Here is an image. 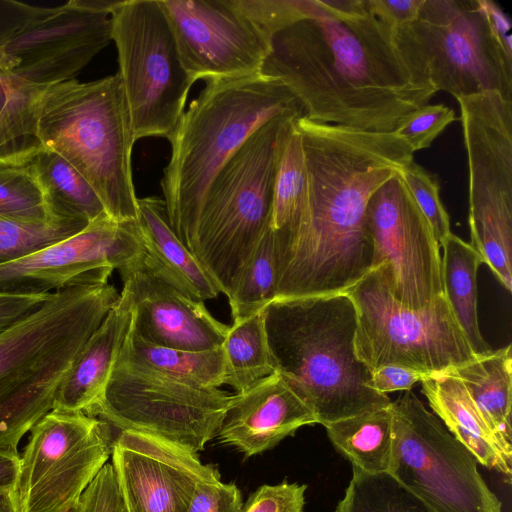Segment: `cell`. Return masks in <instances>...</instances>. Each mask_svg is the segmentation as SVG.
Here are the masks:
<instances>
[{"label": "cell", "mask_w": 512, "mask_h": 512, "mask_svg": "<svg viewBox=\"0 0 512 512\" xmlns=\"http://www.w3.org/2000/svg\"><path fill=\"white\" fill-rule=\"evenodd\" d=\"M468 164L470 245L512 289V100L497 91L456 98Z\"/></svg>", "instance_id": "9"}, {"label": "cell", "mask_w": 512, "mask_h": 512, "mask_svg": "<svg viewBox=\"0 0 512 512\" xmlns=\"http://www.w3.org/2000/svg\"><path fill=\"white\" fill-rule=\"evenodd\" d=\"M75 512H126L111 463H106L86 488Z\"/></svg>", "instance_id": "40"}, {"label": "cell", "mask_w": 512, "mask_h": 512, "mask_svg": "<svg viewBox=\"0 0 512 512\" xmlns=\"http://www.w3.org/2000/svg\"><path fill=\"white\" fill-rule=\"evenodd\" d=\"M300 116L284 113L255 130L204 195L186 247L227 297L269 228L278 166Z\"/></svg>", "instance_id": "6"}, {"label": "cell", "mask_w": 512, "mask_h": 512, "mask_svg": "<svg viewBox=\"0 0 512 512\" xmlns=\"http://www.w3.org/2000/svg\"><path fill=\"white\" fill-rule=\"evenodd\" d=\"M450 370L461 380L492 431L512 447L511 345L475 356Z\"/></svg>", "instance_id": "25"}, {"label": "cell", "mask_w": 512, "mask_h": 512, "mask_svg": "<svg viewBox=\"0 0 512 512\" xmlns=\"http://www.w3.org/2000/svg\"><path fill=\"white\" fill-rule=\"evenodd\" d=\"M418 207L429 222L439 243L451 234L450 218L440 199L438 179L414 160L400 172Z\"/></svg>", "instance_id": "37"}, {"label": "cell", "mask_w": 512, "mask_h": 512, "mask_svg": "<svg viewBox=\"0 0 512 512\" xmlns=\"http://www.w3.org/2000/svg\"><path fill=\"white\" fill-rule=\"evenodd\" d=\"M455 120L453 109L443 104H428L407 116L394 133L415 153L430 147L436 137Z\"/></svg>", "instance_id": "38"}, {"label": "cell", "mask_w": 512, "mask_h": 512, "mask_svg": "<svg viewBox=\"0 0 512 512\" xmlns=\"http://www.w3.org/2000/svg\"><path fill=\"white\" fill-rule=\"evenodd\" d=\"M47 87L12 75L7 101L0 112V166L28 164L44 149L38 135V115Z\"/></svg>", "instance_id": "30"}, {"label": "cell", "mask_w": 512, "mask_h": 512, "mask_svg": "<svg viewBox=\"0 0 512 512\" xmlns=\"http://www.w3.org/2000/svg\"><path fill=\"white\" fill-rule=\"evenodd\" d=\"M422 393L446 429L483 466L499 471L510 482L512 447L487 424L461 380L451 371L424 375Z\"/></svg>", "instance_id": "23"}, {"label": "cell", "mask_w": 512, "mask_h": 512, "mask_svg": "<svg viewBox=\"0 0 512 512\" xmlns=\"http://www.w3.org/2000/svg\"><path fill=\"white\" fill-rule=\"evenodd\" d=\"M143 254L137 221L104 215L66 239L0 265V293L43 294L106 283L114 269Z\"/></svg>", "instance_id": "17"}, {"label": "cell", "mask_w": 512, "mask_h": 512, "mask_svg": "<svg viewBox=\"0 0 512 512\" xmlns=\"http://www.w3.org/2000/svg\"><path fill=\"white\" fill-rule=\"evenodd\" d=\"M230 398L219 388L187 384L117 359L87 415L197 453L217 436Z\"/></svg>", "instance_id": "13"}, {"label": "cell", "mask_w": 512, "mask_h": 512, "mask_svg": "<svg viewBox=\"0 0 512 512\" xmlns=\"http://www.w3.org/2000/svg\"><path fill=\"white\" fill-rule=\"evenodd\" d=\"M225 362L223 384L244 392L273 374L275 364L268 345L264 311L229 327L222 344Z\"/></svg>", "instance_id": "32"}, {"label": "cell", "mask_w": 512, "mask_h": 512, "mask_svg": "<svg viewBox=\"0 0 512 512\" xmlns=\"http://www.w3.org/2000/svg\"><path fill=\"white\" fill-rule=\"evenodd\" d=\"M0 217L21 222H49L47 199L34 165L0 166Z\"/></svg>", "instance_id": "35"}, {"label": "cell", "mask_w": 512, "mask_h": 512, "mask_svg": "<svg viewBox=\"0 0 512 512\" xmlns=\"http://www.w3.org/2000/svg\"><path fill=\"white\" fill-rule=\"evenodd\" d=\"M0 512H15L10 498V492L0 493Z\"/></svg>", "instance_id": "49"}, {"label": "cell", "mask_w": 512, "mask_h": 512, "mask_svg": "<svg viewBox=\"0 0 512 512\" xmlns=\"http://www.w3.org/2000/svg\"><path fill=\"white\" fill-rule=\"evenodd\" d=\"M117 359L191 385L219 388L224 381L222 346L201 351L162 347L141 340L130 328Z\"/></svg>", "instance_id": "27"}, {"label": "cell", "mask_w": 512, "mask_h": 512, "mask_svg": "<svg viewBox=\"0 0 512 512\" xmlns=\"http://www.w3.org/2000/svg\"><path fill=\"white\" fill-rule=\"evenodd\" d=\"M296 121V120H295ZM306 167L300 133L294 123L283 150L275 179L269 229L276 266L294 236L304 211Z\"/></svg>", "instance_id": "31"}, {"label": "cell", "mask_w": 512, "mask_h": 512, "mask_svg": "<svg viewBox=\"0 0 512 512\" xmlns=\"http://www.w3.org/2000/svg\"><path fill=\"white\" fill-rule=\"evenodd\" d=\"M110 16L134 140L168 139L195 82L182 65L168 19L159 0L119 1Z\"/></svg>", "instance_id": "11"}, {"label": "cell", "mask_w": 512, "mask_h": 512, "mask_svg": "<svg viewBox=\"0 0 512 512\" xmlns=\"http://www.w3.org/2000/svg\"><path fill=\"white\" fill-rule=\"evenodd\" d=\"M305 167L300 224L277 260L276 299L346 292L373 263L366 206L373 193L413 160L394 132L295 121Z\"/></svg>", "instance_id": "2"}, {"label": "cell", "mask_w": 512, "mask_h": 512, "mask_svg": "<svg viewBox=\"0 0 512 512\" xmlns=\"http://www.w3.org/2000/svg\"><path fill=\"white\" fill-rule=\"evenodd\" d=\"M10 492L15 512H66L107 463L110 425L83 412L52 409L29 431Z\"/></svg>", "instance_id": "14"}, {"label": "cell", "mask_w": 512, "mask_h": 512, "mask_svg": "<svg viewBox=\"0 0 512 512\" xmlns=\"http://www.w3.org/2000/svg\"><path fill=\"white\" fill-rule=\"evenodd\" d=\"M114 2L70 0L53 7L3 47L0 71L42 86L74 79L112 41Z\"/></svg>", "instance_id": "16"}, {"label": "cell", "mask_w": 512, "mask_h": 512, "mask_svg": "<svg viewBox=\"0 0 512 512\" xmlns=\"http://www.w3.org/2000/svg\"><path fill=\"white\" fill-rule=\"evenodd\" d=\"M132 302L122 289L119 300L87 339L62 379L53 409L87 414L100 399L132 324Z\"/></svg>", "instance_id": "22"}, {"label": "cell", "mask_w": 512, "mask_h": 512, "mask_svg": "<svg viewBox=\"0 0 512 512\" xmlns=\"http://www.w3.org/2000/svg\"><path fill=\"white\" fill-rule=\"evenodd\" d=\"M496 38L507 54L512 56L511 22L504 10L494 1L480 0Z\"/></svg>", "instance_id": "46"}, {"label": "cell", "mask_w": 512, "mask_h": 512, "mask_svg": "<svg viewBox=\"0 0 512 512\" xmlns=\"http://www.w3.org/2000/svg\"><path fill=\"white\" fill-rule=\"evenodd\" d=\"M1 72V71H0Z\"/></svg>", "instance_id": "51"}, {"label": "cell", "mask_w": 512, "mask_h": 512, "mask_svg": "<svg viewBox=\"0 0 512 512\" xmlns=\"http://www.w3.org/2000/svg\"><path fill=\"white\" fill-rule=\"evenodd\" d=\"M306 485L283 481L258 487L241 512H304Z\"/></svg>", "instance_id": "39"}, {"label": "cell", "mask_w": 512, "mask_h": 512, "mask_svg": "<svg viewBox=\"0 0 512 512\" xmlns=\"http://www.w3.org/2000/svg\"><path fill=\"white\" fill-rule=\"evenodd\" d=\"M424 0H366L373 15L394 30L414 22Z\"/></svg>", "instance_id": "43"}, {"label": "cell", "mask_w": 512, "mask_h": 512, "mask_svg": "<svg viewBox=\"0 0 512 512\" xmlns=\"http://www.w3.org/2000/svg\"><path fill=\"white\" fill-rule=\"evenodd\" d=\"M18 449H0V493L11 492L19 466Z\"/></svg>", "instance_id": "47"}, {"label": "cell", "mask_w": 512, "mask_h": 512, "mask_svg": "<svg viewBox=\"0 0 512 512\" xmlns=\"http://www.w3.org/2000/svg\"><path fill=\"white\" fill-rule=\"evenodd\" d=\"M137 225L144 253L170 282L195 299L218 296L216 284L172 229L162 198H137Z\"/></svg>", "instance_id": "24"}, {"label": "cell", "mask_w": 512, "mask_h": 512, "mask_svg": "<svg viewBox=\"0 0 512 512\" xmlns=\"http://www.w3.org/2000/svg\"><path fill=\"white\" fill-rule=\"evenodd\" d=\"M119 273L132 302L131 330L141 340L193 351L222 346L229 326L165 278L145 253Z\"/></svg>", "instance_id": "20"}, {"label": "cell", "mask_w": 512, "mask_h": 512, "mask_svg": "<svg viewBox=\"0 0 512 512\" xmlns=\"http://www.w3.org/2000/svg\"><path fill=\"white\" fill-rule=\"evenodd\" d=\"M31 163L35 167L53 218L92 222L107 215L91 185L62 156L44 148Z\"/></svg>", "instance_id": "29"}, {"label": "cell", "mask_w": 512, "mask_h": 512, "mask_svg": "<svg viewBox=\"0 0 512 512\" xmlns=\"http://www.w3.org/2000/svg\"><path fill=\"white\" fill-rule=\"evenodd\" d=\"M168 138L171 156L160 181L169 223L186 246L216 174L270 119L303 110L277 78L257 74L207 79Z\"/></svg>", "instance_id": "4"}, {"label": "cell", "mask_w": 512, "mask_h": 512, "mask_svg": "<svg viewBox=\"0 0 512 512\" xmlns=\"http://www.w3.org/2000/svg\"><path fill=\"white\" fill-rule=\"evenodd\" d=\"M400 172L366 206L372 269H381L397 302L420 309L444 294L440 246Z\"/></svg>", "instance_id": "15"}, {"label": "cell", "mask_w": 512, "mask_h": 512, "mask_svg": "<svg viewBox=\"0 0 512 512\" xmlns=\"http://www.w3.org/2000/svg\"><path fill=\"white\" fill-rule=\"evenodd\" d=\"M88 224L83 219L21 222L0 217V265L66 239Z\"/></svg>", "instance_id": "36"}, {"label": "cell", "mask_w": 512, "mask_h": 512, "mask_svg": "<svg viewBox=\"0 0 512 512\" xmlns=\"http://www.w3.org/2000/svg\"><path fill=\"white\" fill-rule=\"evenodd\" d=\"M53 7H39L15 0H0V52L31 21L49 13Z\"/></svg>", "instance_id": "42"}, {"label": "cell", "mask_w": 512, "mask_h": 512, "mask_svg": "<svg viewBox=\"0 0 512 512\" xmlns=\"http://www.w3.org/2000/svg\"><path fill=\"white\" fill-rule=\"evenodd\" d=\"M444 294L476 356L491 351L483 338L477 312V272L482 263L477 251L460 237L450 234L440 244Z\"/></svg>", "instance_id": "26"}, {"label": "cell", "mask_w": 512, "mask_h": 512, "mask_svg": "<svg viewBox=\"0 0 512 512\" xmlns=\"http://www.w3.org/2000/svg\"><path fill=\"white\" fill-rule=\"evenodd\" d=\"M243 504L234 483L211 479L198 484L187 512H241Z\"/></svg>", "instance_id": "41"}, {"label": "cell", "mask_w": 512, "mask_h": 512, "mask_svg": "<svg viewBox=\"0 0 512 512\" xmlns=\"http://www.w3.org/2000/svg\"><path fill=\"white\" fill-rule=\"evenodd\" d=\"M398 44L455 98L497 91L512 100V56L496 38L480 0H424Z\"/></svg>", "instance_id": "10"}, {"label": "cell", "mask_w": 512, "mask_h": 512, "mask_svg": "<svg viewBox=\"0 0 512 512\" xmlns=\"http://www.w3.org/2000/svg\"><path fill=\"white\" fill-rule=\"evenodd\" d=\"M119 297L108 282L52 292L0 334V449H18L53 409L62 379Z\"/></svg>", "instance_id": "5"}, {"label": "cell", "mask_w": 512, "mask_h": 512, "mask_svg": "<svg viewBox=\"0 0 512 512\" xmlns=\"http://www.w3.org/2000/svg\"><path fill=\"white\" fill-rule=\"evenodd\" d=\"M316 423L313 412L274 372L231 395L217 436L221 443L251 457L272 449L300 427Z\"/></svg>", "instance_id": "21"}, {"label": "cell", "mask_w": 512, "mask_h": 512, "mask_svg": "<svg viewBox=\"0 0 512 512\" xmlns=\"http://www.w3.org/2000/svg\"><path fill=\"white\" fill-rule=\"evenodd\" d=\"M194 81L261 73L268 43L238 0H159Z\"/></svg>", "instance_id": "18"}, {"label": "cell", "mask_w": 512, "mask_h": 512, "mask_svg": "<svg viewBox=\"0 0 512 512\" xmlns=\"http://www.w3.org/2000/svg\"><path fill=\"white\" fill-rule=\"evenodd\" d=\"M111 457L126 512H187L198 484L221 478L197 453L135 431H120Z\"/></svg>", "instance_id": "19"}, {"label": "cell", "mask_w": 512, "mask_h": 512, "mask_svg": "<svg viewBox=\"0 0 512 512\" xmlns=\"http://www.w3.org/2000/svg\"><path fill=\"white\" fill-rule=\"evenodd\" d=\"M423 376L424 374L411 369L387 365L372 370L367 386L387 395L389 392L410 390Z\"/></svg>", "instance_id": "45"}, {"label": "cell", "mask_w": 512, "mask_h": 512, "mask_svg": "<svg viewBox=\"0 0 512 512\" xmlns=\"http://www.w3.org/2000/svg\"><path fill=\"white\" fill-rule=\"evenodd\" d=\"M346 293L357 311L355 352L371 370L395 365L427 375L476 356L445 294L423 308H408L393 298L379 267Z\"/></svg>", "instance_id": "8"}, {"label": "cell", "mask_w": 512, "mask_h": 512, "mask_svg": "<svg viewBox=\"0 0 512 512\" xmlns=\"http://www.w3.org/2000/svg\"><path fill=\"white\" fill-rule=\"evenodd\" d=\"M11 81V74L0 72V112L6 104Z\"/></svg>", "instance_id": "48"}, {"label": "cell", "mask_w": 512, "mask_h": 512, "mask_svg": "<svg viewBox=\"0 0 512 512\" xmlns=\"http://www.w3.org/2000/svg\"><path fill=\"white\" fill-rule=\"evenodd\" d=\"M261 74L279 79L308 119L391 133L437 93L366 0H311L267 39Z\"/></svg>", "instance_id": "1"}, {"label": "cell", "mask_w": 512, "mask_h": 512, "mask_svg": "<svg viewBox=\"0 0 512 512\" xmlns=\"http://www.w3.org/2000/svg\"><path fill=\"white\" fill-rule=\"evenodd\" d=\"M277 266L274 241L268 228L227 297L233 323L248 319L276 299Z\"/></svg>", "instance_id": "33"}, {"label": "cell", "mask_w": 512, "mask_h": 512, "mask_svg": "<svg viewBox=\"0 0 512 512\" xmlns=\"http://www.w3.org/2000/svg\"><path fill=\"white\" fill-rule=\"evenodd\" d=\"M38 135L44 148L86 179L110 218L137 221L131 165L135 140L118 73L48 86L40 99Z\"/></svg>", "instance_id": "7"}, {"label": "cell", "mask_w": 512, "mask_h": 512, "mask_svg": "<svg viewBox=\"0 0 512 512\" xmlns=\"http://www.w3.org/2000/svg\"><path fill=\"white\" fill-rule=\"evenodd\" d=\"M75 506H76V505H75ZM75 506H74L72 509H70V510H68V511H66V512H75Z\"/></svg>", "instance_id": "50"}, {"label": "cell", "mask_w": 512, "mask_h": 512, "mask_svg": "<svg viewBox=\"0 0 512 512\" xmlns=\"http://www.w3.org/2000/svg\"><path fill=\"white\" fill-rule=\"evenodd\" d=\"M335 512H434L390 473H367L353 467V476Z\"/></svg>", "instance_id": "34"}, {"label": "cell", "mask_w": 512, "mask_h": 512, "mask_svg": "<svg viewBox=\"0 0 512 512\" xmlns=\"http://www.w3.org/2000/svg\"><path fill=\"white\" fill-rule=\"evenodd\" d=\"M390 406L324 426L333 446L353 467L367 473L388 472L393 445Z\"/></svg>", "instance_id": "28"}, {"label": "cell", "mask_w": 512, "mask_h": 512, "mask_svg": "<svg viewBox=\"0 0 512 512\" xmlns=\"http://www.w3.org/2000/svg\"><path fill=\"white\" fill-rule=\"evenodd\" d=\"M277 373L323 426L389 407L356 355L357 311L346 292L275 299L264 309Z\"/></svg>", "instance_id": "3"}, {"label": "cell", "mask_w": 512, "mask_h": 512, "mask_svg": "<svg viewBox=\"0 0 512 512\" xmlns=\"http://www.w3.org/2000/svg\"><path fill=\"white\" fill-rule=\"evenodd\" d=\"M51 293H0V334L39 308Z\"/></svg>", "instance_id": "44"}, {"label": "cell", "mask_w": 512, "mask_h": 512, "mask_svg": "<svg viewBox=\"0 0 512 512\" xmlns=\"http://www.w3.org/2000/svg\"><path fill=\"white\" fill-rule=\"evenodd\" d=\"M393 445L388 469L434 512H502L475 456L410 390L391 402Z\"/></svg>", "instance_id": "12"}]
</instances>
